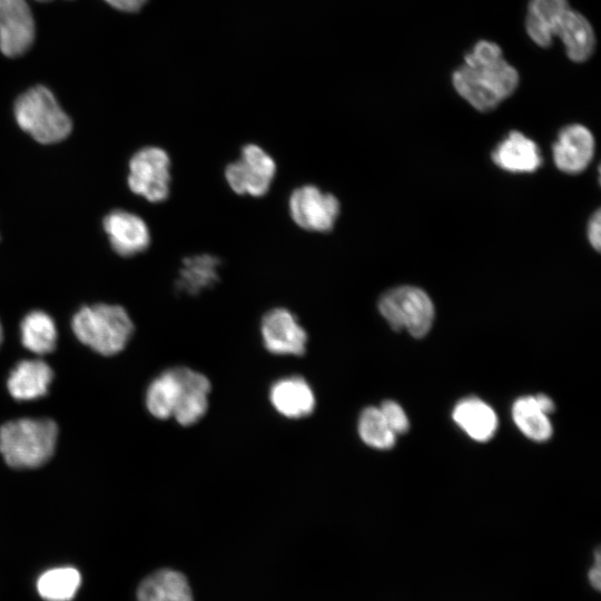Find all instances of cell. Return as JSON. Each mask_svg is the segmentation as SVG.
<instances>
[{
    "label": "cell",
    "instance_id": "cell-13",
    "mask_svg": "<svg viewBox=\"0 0 601 601\" xmlns=\"http://www.w3.org/2000/svg\"><path fill=\"white\" fill-rule=\"evenodd\" d=\"M594 139L589 129L581 125L563 128L553 145L556 167L568 174H577L587 168L593 157Z\"/></svg>",
    "mask_w": 601,
    "mask_h": 601
},
{
    "label": "cell",
    "instance_id": "cell-14",
    "mask_svg": "<svg viewBox=\"0 0 601 601\" xmlns=\"http://www.w3.org/2000/svg\"><path fill=\"white\" fill-rule=\"evenodd\" d=\"M274 408L285 417L302 418L315 408V395L309 384L300 376H288L276 381L269 392Z\"/></svg>",
    "mask_w": 601,
    "mask_h": 601
},
{
    "label": "cell",
    "instance_id": "cell-12",
    "mask_svg": "<svg viewBox=\"0 0 601 601\" xmlns=\"http://www.w3.org/2000/svg\"><path fill=\"white\" fill-rule=\"evenodd\" d=\"M179 395L173 417L183 426L198 422L207 412L210 382L201 373L177 367Z\"/></svg>",
    "mask_w": 601,
    "mask_h": 601
},
{
    "label": "cell",
    "instance_id": "cell-20",
    "mask_svg": "<svg viewBox=\"0 0 601 601\" xmlns=\"http://www.w3.org/2000/svg\"><path fill=\"white\" fill-rule=\"evenodd\" d=\"M555 36H558L566 51V56L574 62L585 61L593 52L594 32L580 12L569 9L561 18Z\"/></svg>",
    "mask_w": 601,
    "mask_h": 601
},
{
    "label": "cell",
    "instance_id": "cell-28",
    "mask_svg": "<svg viewBox=\"0 0 601 601\" xmlns=\"http://www.w3.org/2000/svg\"><path fill=\"white\" fill-rule=\"evenodd\" d=\"M588 238L595 250L601 246V214L598 210L591 218L588 227Z\"/></svg>",
    "mask_w": 601,
    "mask_h": 601
},
{
    "label": "cell",
    "instance_id": "cell-5",
    "mask_svg": "<svg viewBox=\"0 0 601 601\" xmlns=\"http://www.w3.org/2000/svg\"><path fill=\"white\" fill-rule=\"evenodd\" d=\"M378 311L394 331L406 329L423 337L434 318V306L421 288L401 286L386 292L378 300Z\"/></svg>",
    "mask_w": 601,
    "mask_h": 601
},
{
    "label": "cell",
    "instance_id": "cell-26",
    "mask_svg": "<svg viewBox=\"0 0 601 601\" xmlns=\"http://www.w3.org/2000/svg\"><path fill=\"white\" fill-rule=\"evenodd\" d=\"M357 430L362 441L371 447L387 450L395 444L396 435L388 427L380 407L364 408Z\"/></svg>",
    "mask_w": 601,
    "mask_h": 601
},
{
    "label": "cell",
    "instance_id": "cell-33",
    "mask_svg": "<svg viewBox=\"0 0 601 601\" xmlns=\"http://www.w3.org/2000/svg\"><path fill=\"white\" fill-rule=\"evenodd\" d=\"M36 1H39V2H48V1H51V0H36Z\"/></svg>",
    "mask_w": 601,
    "mask_h": 601
},
{
    "label": "cell",
    "instance_id": "cell-21",
    "mask_svg": "<svg viewBox=\"0 0 601 601\" xmlns=\"http://www.w3.org/2000/svg\"><path fill=\"white\" fill-rule=\"evenodd\" d=\"M455 423L473 440L485 442L497 426L495 412L476 397L461 400L453 410Z\"/></svg>",
    "mask_w": 601,
    "mask_h": 601
},
{
    "label": "cell",
    "instance_id": "cell-4",
    "mask_svg": "<svg viewBox=\"0 0 601 601\" xmlns=\"http://www.w3.org/2000/svg\"><path fill=\"white\" fill-rule=\"evenodd\" d=\"M13 111L19 127L40 144L59 142L71 132V119L51 90L42 85L31 87L20 95Z\"/></svg>",
    "mask_w": 601,
    "mask_h": 601
},
{
    "label": "cell",
    "instance_id": "cell-6",
    "mask_svg": "<svg viewBox=\"0 0 601 601\" xmlns=\"http://www.w3.org/2000/svg\"><path fill=\"white\" fill-rule=\"evenodd\" d=\"M277 170L274 158L260 146H243L239 157L224 171L229 188L237 195L262 197L272 187Z\"/></svg>",
    "mask_w": 601,
    "mask_h": 601
},
{
    "label": "cell",
    "instance_id": "cell-32",
    "mask_svg": "<svg viewBox=\"0 0 601 601\" xmlns=\"http://www.w3.org/2000/svg\"><path fill=\"white\" fill-rule=\"evenodd\" d=\"M2 338H3V332H2V326H1V323H0V344L2 342Z\"/></svg>",
    "mask_w": 601,
    "mask_h": 601
},
{
    "label": "cell",
    "instance_id": "cell-16",
    "mask_svg": "<svg viewBox=\"0 0 601 601\" xmlns=\"http://www.w3.org/2000/svg\"><path fill=\"white\" fill-rule=\"evenodd\" d=\"M492 159L499 167L511 173H531L542 164L536 144L519 131L510 132L497 145Z\"/></svg>",
    "mask_w": 601,
    "mask_h": 601
},
{
    "label": "cell",
    "instance_id": "cell-24",
    "mask_svg": "<svg viewBox=\"0 0 601 601\" xmlns=\"http://www.w3.org/2000/svg\"><path fill=\"white\" fill-rule=\"evenodd\" d=\"M81 583L79 571L59 566L43 572L37 581L39 595L46 601H71Z\"/></svg>",
    "mask_w": 601,
    "mask_h": 601
},
{
    "label": "cell",
    "instance_id": "cell-29",
    "mask_svg": "<svg viewBox=\"0 0 601 601\" xmlns=\"http://www.w3.org/2000/svg\"><path fill=\"white\" fill-rule=\"evenodd\" d=\"M112 8L124 12H138L147 0H105Z\"/></svg>",
    "mask_w": 601,
    "mask_h": 601
},
{
    "label": "cell",
    "instance_id": "cell-3",
    "mask_svg": "<svg viewBox=\"0 0 601 601\" xmlns=\"http://www.w3.org/2000/svg\"><path fill=\"white\" fill-rule=\"evenodd\" d=\"M76 337L95 352L110 356L125 348L134 324L119 305L95 304L81 307L72 317Z\"/></svg>",
    "mask_w": 601,
    "mask_h": 601
},
{
    "label": "cell",
    "instance_id": "cell-17",
    "mask_svg": "<svg viewBox=\"0 0 601 601\" xmlns=\"http://www.w3.org/2000/svg\"><path fill=\"white\" fill-rule=\"evenodd\" d=\"M137 601H194V597L188 580L181 572L161 569L140 582Z\"/></svg>",
    "mask_w": 601,
    "mask_h": 601
},
{
    "label": "cell",
    "instance_id": "cell-11",
    "mask_svg": "<svg viewBox=\"0 0 601 601\" xmlns=\"http://www.w3.org/2000/svg\"><path fill=\"white\" fill-rule=\"evenodd\" d=\"M104 228L112 249L120 256L130 257L140 254L150 244L147 224L130 211L112 210L105 217Z\"/></svg>",
    "mask_w": 601,
    "mask_h": 601
},
{
    "label": "cell",
    "instance_id": "cell-27",
    "mask_svg": "<svg viewBox=\"0 0 601 601\" xmlns=\"http://www.w3.org/2000/svg\"><path fill=\"white\" fill-rule=\"evenodd\" d=\"M388 427L395 435L404 434L408 430V418L404 410L394 401H385L380 407Z\"/></svg>",
    "mask_w": 601,
    "mask_h": 601
},
{
    "label": "cell",
    "instance_id": "cell-23",
    "mask_svg": "<svg viewBox=\"0 0 601 601\" xmlns=\"http://www.w3.org/2000/svg\"><path fill=\"white\" fill-rule=\"evenodd\" d=\"M179 395V378L177 367L170 368L157 376L148 386L146 405L149 413L160 420L173 416Z\"/></svg>",
    "mask_w": 601,
    "mask_h": 601
},
{
    "label": "cell",
    "instance_id": "cell-19",
    "mask_svg": "<svg viewBox=\"0 0 601 601\" xmlns=\"http://www.w3.org/2000/svg\"><path fill=\"white\" fill-rule=\"evenodd\" d=\"M569 9L566 0H530L525 29L531 40L540 47H549Z\"/></svg>",
    "mask_w": 601,
    "mask_h": 601
},
{
    "label": "cell",
    "instance_id": "cell-1",
    "mask_svg": "<svg viewBox=\"0 0 601 601\" xmlns=\"http://www.w3.org/2000/svg\"><path fill=\"white\" fill-rule=\"evenodd\" d=\"M455 90L480 111L494 109L518 87L519 73L504 58L499 45L481 40L464 57L454 71Z\"/></svg>",
    "mask_w": 601,
    "mask_h": 601
},
{
    "label": "cell",
    "instance_id": "cell-30",
    "mask_svg": "<svg viewBox=\"0 0 601 601\" xmlns=\"http://www.w3.org/2000/svg\"><path fill=\"white\" fill-rule=\"evenodd\" d=\"M600 553H595V565L592 566L589 571V580L592 587L597 590L600 589L601 574H600Z\"/></svg>",
    "mask_w": 601,
    "mask_h": 601
},
{
    "label": "cell",
    "instance_id": "cell-2",
    "mask_svg": "<svg viewBox=\"0 0 601 601\" xmlns=\"http://www.w3.org/2000/svg\"><path fill=\"white\" fill-rule=\"evenodd\" d=\"M57 437L58 427L51 420L10 421L0 427V453L12 467H38L52 456Z\"/></svg>",
    "mask_w": 601,
    "mask_h": 601
},
{
    "label": "cell",
    "instance_id": "cell-8",
    "mask_svg": "<svg viewBox=\"0 0 601 601\" xmlns=\"http://www.w3.org/2000/svg\"><path fill=\"white\" fill-rule=\"evenodd\" d=\"M288 209L290 218L302 229L313 233H328L335 226L341 205L333 194L307 184L292 191Z\"/></svg>",
    "mask_w": 601,
    "mask_h": 601
},
{
    "label": "cell",
    "instance_id": "cell-25",
    "mask_svg": "<svg viewBox=\"0 0 601 601\" xmlns=\"http://www.w3.org/2000/svg\"><path fill=\"white\" fill-rule=\"evenodd\" d=\"M512 415L516 426L529 439L536 442L550 439L552 425L548 414L539 406L535 396H523L516 400Z\"/></svg>",
    "mask_w": 601,
    "mask_h": 601
},
{
    "label": "cell",
    "instance_id": "cell-31",
    "mask_svg": "<svg viewBox=\"0 0 601 601\" xmlns=\"http://www.w3.org/2000/svg\"><path fill=\"white\" fill-rule=\"evenodd\" d=\"M535 398H536V402H538L539 406L541 407V410L544 413L549 414V413L554 411V404H553L552 400L550 397H548L546 395L538 394V395H535Z\"/></svg>",
    "mask_w": 601,
    "mask_h": 601
},
{
    "label": "cell",
    "instance_id": "cell-7",
    "mask_svg": "<svg viewBox=\"0 0 601 601\" xmlns=\"http://www.w3.org/2000/svg\"><path fill=\"white\" fill-rule=\"evenodd\" d=\"M170 158L167 151L148 146L135 152L129 161L130 190L150 203H161L170 191Z\"/></svg>",
    "mask_w": 601,
    "mask_h": 601
},
{
    "label": "cell",
    "instance_id": "cell-10",
    "mask_svg": "<svg viewBox=\"0 0 601 601\" xmlns=\"http://www.w3.org/2000/svg\"><path fill=\"white\" fill-rule=\"evenodd\" d=\"M35 37V19L27 1L0 0V51L9 58L22 56Z\"/></svg>",
    "mask_w": 601,
    "mask_h": 601
},
{
    "label": "cell",
    "instance_id": "cell-9",
    "mask_svg": "<svg viewBox=\"0 0 601 601\" xmlns=\"http://www.w3.org/2000/svg\"><path fill=\"white\" fill-rule=\"evenodd\" d=\"M260 333L265 348L272 354L299 356L306 352L307 333L287 308L268 311L262 318Z\"/></svg>",
    "mask_w": 601,
    "mask_h": 601
},
{
    "label": "cell",
    "instance_id": "cell-22",
    "mask_svg": "<svg viewBox=\"0 0 601 601\" xmlns=\"http://www.w3.org/2000/svg\"><path fill=\"white\" fill-rule=\"evenodd\" d=\"M21 342L37 355L52 352L57 343V327L53 319L42 311L30 312L21 322Z\"/></svg>",
    "mask_w": 601,
    "mask_h": 601
},
{
    "label": "cell",
    "instance_id": "cell-15",
    "mask_svg": "<svg viewBox=\"0 0 601 601\" xmlns=\"http://www.w3.org/2000/svg\"><path fill=\"white\" fill-rule=\"evenodd\" d=\"M52 377V370L46 362L26 359L18 363L11 371L7 387L16 400H37L47 394Z\"/></svg>",
    "mask_w": 601,
    "mask_h": 601
},
{
    "label": "cell",
    "instance_id": "cell-18",
    "mask_svg": "<svg viewBox=\"0 0 601 601\" xmlns=\"http://www.w3.org/2000/svg\"><path fill=\"white\" fill-rule=\"evenodd\" d=\"M220 259L211 254H197L183 259L175 282L178 292L195 296L219 280Z\"/></svg>",
    "mask_w": 601,
    "mask_h": 601
}]
</instances>
